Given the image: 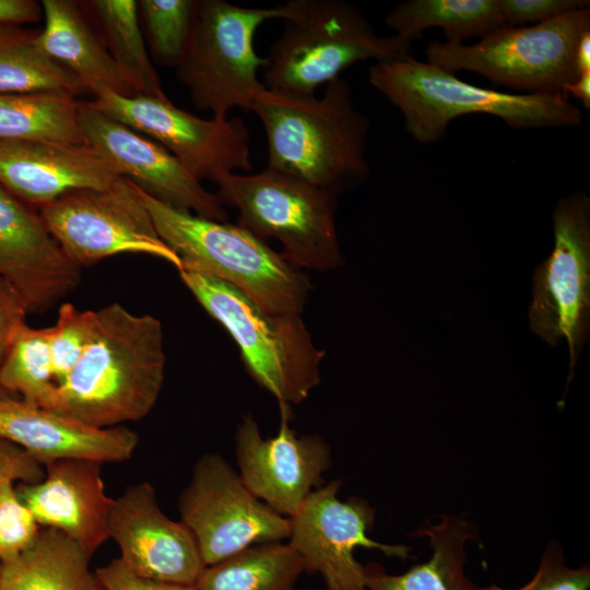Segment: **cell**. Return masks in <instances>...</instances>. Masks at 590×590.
Returning <instances> with one entry per match:
<instances>
[{
  "label": "cell",
  "mask_w": 590,
  "mask_h": 590,
  "mask_svg": "<svg viewBox=\"0 0 590 590\" xmlns=\"http://www.w3.org/2000/svg\"><path fill=\"white\" fill-rule=\"evenodd\" d=\"M95 311L94 338L47 410L111 428L154 408L165 376L163 328L155 317L132 314L119 303Z\"/></svg>",
  "instance_id": "obj_1"
},
{
  "label": "cell",
  "mask_w": 590,
  "mask_h": 590,
  "mask_svg": "<svg viewBox=\"0 0 590 590\" xmlns=\"http://www.w3.org/2000/svg\"><path fill=\"white\" fill-rule=\"evenodd\" d=\"M268 143V166L340 196L364 182L369 120L339 76L321 97H291L267 88L253 104Z\"/></svg>",
  "instance_id": "obj_2"
},
{
  "label": "cell",
  "mask_w": 590,
  "mask_h": 590,
  "mask_svg": "<svg viewBox=\"0 0 590 590\" xmlns=\"http://www.w3.org/2000/svg\"><path fill=\"white\" fill-rule=\"evenodd\" d=\"M368 81L402 113L421 144L439 141L461 115L487 114L517 130L580 125L582 113L565 93H505L475 86L412 56L375 62Z\"/></svg>",
  "instance_id": "obj_3"
},
{
  "label": "cell",
  "mask_w": 590,
  "mask_h": 590,
  "mask_svg": "<svg viewBox=\"0 0 590 590\" xmlns=\"http://www.w3.org/2000/svg\"><path fill=\"white\" fill-rule=\"evenodd\" d=\"M137 190L158 236L180 259V270L225 281L267 312L303 314L312 290L308 274L266 240L238 223L208 220Z\"/></svg>",
  "instance_id": "obj_4"
},
{
  "label": "cell",
  "mask_w": 590,
  "mask_h": 590,
  "mask_svg": "<svg viewBox=\"0 0 590 590\" xmlns=\"http://www.w3.org/2000/svg\"><path fill=\"white\" fill-rule=\"evenodd\" d=\"M412 43L379 36L353 4L342 0H292L283 32L267 56L264 86L291 97H311L350 66L411 56Z\"/></svg>",
  "instance_id": "obj_5"
},
{
  "label": "cell",
  "mask_w": 590,
  "mask_h": 590,
  "mask_svg": "<svg viewBox=\"0 0 590 590\" xmlns=\"http://www.w3.org/2000/svg\"><path fill=\"white\" fill-rule=\"evenodd\" d=\"M198 303L232 335L247 370L280 404L304 401L320 382L324 352L302 315L270 314L240 290L217 278L179 270Z\"/></svg>",
  "instance_id": "obj_6"
},
{
  "label": "cell",
  "mask_w": 590,
  "mask_h": 590,
  "mask_svg": "<svg viewBox=\"0 0 590 590\" xmlns=\"http://www.w3.org/2000/svg\"><path fill=\"white\" fill-rule=\"evenodd\" d=\"M216 196L238 210V224L259 238H275L292 266L326 271L343 263L337 229L339 194L267 166L252 175L220 178Z\"/></svg>",
  "instance_id": "obj_7"
},
{
  "label": "cell",
  "mask_w": 590,
  "mask_h": 590,
  "mask_svg": "<svg viewBox=\"0 0 590 590\" xmlns=\"http://www.w3.org/2000/svg\"><path fill=\"white\" fill-rule=\"evenodd\" d=\"M292 0L270 8H245L223 0H198L185 56L177 67L179 81L199 110L227 118L234 107L251 110L266 90L258 71L267 66L253 45L258 27L268 20L286 19Z\"/></svg>",
  "instance_id": "obj_8"
},
{
  "label": "cell",
  "mask_w": 590,
  "mask_h": 590,
  "mask_svg": "<svg viewBox=\"0 0 590 590\" xmlns=\"http://www.w3.org/2000/svg\"><path fill=\"white\" fill-rule=\"evenodd\" d=\"M588 32L585 8L536 25L504 26L472 45L434 40L424 54L446 71H472L523 94L564 93L581 74L577 51Z\"/></svg>",
  "instance_id": "obj_9"
},
{
  "label": "cell",
  "mask_w": 590,
  "mask_h": 590,
  "mask_svg": "<svg viewBox=\"0 0 590 590\" xmlns=\"http://www.w3.org/2000/svg\"><path fill=\"white\" fill-rule=\"evenodd\" d=\"M554 249L532 276L531 331L551 346L565 339L567 386L590 330V199L582 191L560 198L553 211Z\"/></svg>",
  "instance_id": "obj_10"
},
{
  "label": "cell",
  "mask_w": 590,
  "mask_h": 590,
  "mask_svg": "<svg viewBox=\"0 0 590 590\" xmlns=\"http://www.w3.org/2000/svg\"><path fill=\"white\" fill-rule=\"evenodd\" d=\"M38 212L66 256L78 267L119 253H142L169 262L178 256L158 236L135 185L120 177L109 188L67 192Z\"/></svg>",
  "instance_id": "obj_11"
},
{
  "label": "cell",
  "mask_w": 590,
  "mask_h": 590,
  "mask_svg": "<svg viewBox=\"0 0 590 590\" xmlns=\"http://www.w3.org/2000/svg\"><path fill=\"white\" fill-rule=\"evenodd\" d=\"M178 510L205 567L290 536V518L257 498L217 453H205L196 462Z\"/></svg>",
  "instance_id": "obj_12"
},
{
  "label": "cell",
  "mask_w": 590,
  "mask_h": 590,
  "mask_svg": "<svg viewBox=\"0 0 590 590\" xmlns=\"http://www.w3.org/2000/svg\"><path fill=\"white\" fill-rule=\"evenodd\" d=\"M91 93L94 107L160 143L198 180L215 184L235 169L252 168L249 130L239 117L203 119L168 98L125 97L105 88Z\"/></svg>",
  "instance_id": "obj_13"
},
{
  "label": "cell",
  "mask_w": 590,
  "mask_h": 590,
  "mask_svg": "<svg viewBox=\"0 0 590 590\" xmlns=\"http://www.w3.org/2000/svg\"><path fill=\"white\" fill-rule=\"evenodd\" d=\"M340 486L341 481L334 480L309 494L290 518L288 545L305 570L322 577L328 590H366L365 566L354 556L356 547L400 559L410 558L412 548L370 539L376 510L359 497L340 500Z\"/></svg>",
  "instance_id": "obj_14"
},
{
  "label": "cell",
  "mask_w": 590,
  "mask_h": 590,
  "mask_svg": "<svg viewBox=\"0 0 590 590\" xmlns=\"http://www.w3.org/2000/svg\"><path fill=\"white\" fill-rule=\"evenodd\" d=\"M78 123L85 143L155 200L217 222L227 211L180 162L156 141L107 116L91 102L79 104Z\"/></svg>",
  "instance_id": "obj_15"
},
{
  "label": "cell",
  "mask_w": 590,
  "mask_h": 590,
  "mask_svg": "<svg viewBox=\"0 0 590 590\" xmlns=\"http://www.w3.org/2000/svg\"><path fill=\"white\" fill-rule=\"evenodd\" d=\"M281 425L264 439L251 415L236 433L239 476L261 502L291 518L304 500L321 486L331 464L330 448L316 435H297L290 426V405L280 404Z\"/></svg>",
  "instance_id": "obj_16"
},
{
  "label": "cell",
  "mask_w": 590,
  "mask_h": 590,
  "mask_svg": "<svg viewBox=\"0 0 590 590\" xmlns=\"http://www.w3.org/2000/svg\"><path fill=\"white\" fill-rule=\"evenodd\" d=\"M108 536L118 545L119 557L144 577L194 586L205 568L192 533L162 511L148 482L113 498Z\"/></svg>",
  "instance_id": "obj_17"
},
{
  "label": "cell",
  "mask_w": 590,
  "mask_h": 590,
  "mask_svg": "<svg viewBox=\"0 0 590 590\" xmlns=\"http://www.w3.org/2000/svg\"><path fill=\"white\" fill-rule=\"evenodd\" d=\"M81 268L62 251L38 210L0 184V279L28 312L52 307L78 285Z\"/></svg>",
  "instance_id": "obj_18"
},
{
  "label": "cell",
  "mask_w": 590,
  "mask_h": 590,
  "mask_svg": "<svg viewBox=\"0 0 590 590\" xmlns=\"http://www.w3.org/2000/svg\"><path fill=\"white\" fill-rule=\"evenodd\" d=\"M120 177L88 144L0 140V184L34 208L73 190L109 188Z\"/></svg>",
  "instance_id": "obj_19"
},
{
  "label": "cell",
  "mask_w": 590,
  "mask_h": 590,
  "mask_svg": "<svg viewBox=\"0 0 590 590\" xmlns=\"http://www.w3.org/2000/svg\"><path fill=\"white\" fill-rule=\"evenodd\" d=\"M40 481L15 485L19 496L42 528L62 532L92 557L109 539L113 498L105 492L102 463L60 459L46 463Z\"/></svg>",
  "instance_id": "obj_20"
},
{
  "label": "cell",
  "mask_w": 590,
  "mask_h": 590,
  "mask_svg": "<svg viewBox=\"0 0 590 590\" xmlns=\"http://www.w3.org/2000/svg\"><path fill=\"white\" fill-rule=\"evenodd\" d=\"M0 438L43 467L60 459L122 462L139 442L137 433L125 425L95 428L14 397L0 398Z\"/></svg>",
  "instance_id": "obj_21"
},
{
  "label": "cell",
  "mask_w": 590,
  "mask_h": 590,
  "mask_svg": "<svg viewBox=\"0 0 590 590\" xmlns=\"http://www.w3.org/2000/svg\"><path fill=\"white\" fill-rule=\"evenodd\" d=\"M40 4L45 26L35 35V42L48 56L74 74L90 92L105 88L125 97L142 95L74 2L43 0Z\"/></svg>",
  "instance_id": "obj_22"
},
{
  "label": "cell",
  "mask_w": 590,
  "mask_h": 590,
  "mask_svg": "<svg viewBox=\"0 0 590 590\" xmlns=\"http://www.w3.org/2000/svg\"><path fill=\"white\" fill-rule=\"evenodd\" d=\"M412 535L428 539L430 557L399 575L369 563L365 566L366 590H479L465 574L467 543L476 536L471 520L442 515L438 522L426 521Z\"/></svg>",
  "instance_id": "obj_23"
},
{
  "label": "cell",
  "mask_w": 590,
  "mask_h": 590,
  "mask_svg": "<svg viewBox=\"0 0 590 590\" xmlns=\"http://www.w3.org/2000/svg\"><path fill=\"white\" fill-rule=\"evenodd\" d=\"M90 558L62 532L42 528L27 550L1 563L0 590H85Z\"/></svg>",
  "instance_id": "obj_24"
},
{
  "label": "cell",
  "mask_w": 590,
  "mask_h": 590,
  "mask_svg": "<svg viewBox=\"0 0 590 590\" xmlns=\"http://www.w3.org/2000/svg\"><path fill=\"white\" fill-rule=\"evenodd\" d=\"M386 23L412 44L430 27L441 28L446 43H463L505 26L498 0H408L387 15Z\"/></svg>",
  "instance_id": "obj_25"
},
{
  "label": "cell",
  "mask_w": 590,
  "mask_h": 590,
  "mask_svg": "<svg viewBox=\"0 0 590 590\" xmlns=\"http://www.w3.org/2000/svg\"><path fill=\"white\" fill-rule=\"evenodd\" d=\"M299 555L288 543L251 546L206 566L196 590H294L304 571Z\"/></svg>",
  "instance_id": "obj_26"
},
{
  "label": "cell",
  "mask_w": 590,
  "mask_h": 590,
  "mask_svg": "<svg viewBox=\"0 0 590 590\" xmlns=\"http://www.w3.org/2000/svg\"><path fill=\"white\" fill-rule=\"evenodd\" d=\"M79 104L66 93L0 94V140L86 144L78 123Z\"/></svg>",
  "instance_id": "obj_27"
},
{
  "label": "cell",
  "mask_w": 590,
  "mask_h": 590,
  "mask_svg": "<svg viewBox=\"0 0 590 590\" xmlns=\"http://www.w3.org/2000/svg\"><path fill=\"white\" fill-rule=\"evenodd\" d=\"M87 92L69 70L48 56L35 35L20 30L0 33V94Z\"/></svg>",
  "instance_id": "obj_28"
},
{
  "label": "cell",
  "mask_w": 590,
  "mask_h": 590,
  "mask_svg": "<svg viewBox=\"0 0 590 590\" xmlns=\"http://www.w3.org/2000/svg\"><path fill=\"white\" fill-rule=\"evenodd\" d=\"M103 30L108 51L142 95L165 99L161 79L148 55L134 0L88 1Z\"/></svg>",
  "instance_id": "obj_29"
},
{
  "label": "cell",
  "mask_w": 590,
  "mask_h": 590,
  "mask_svg": "<svg viewBox=\"0 0 590 590\" xmlns=\"http://www.w3.org/2000/svg\"><path fill=\"white\" fill-rule=\"evenodd\" d=\"M0 385L11 397L47 409L57 389L49 327L24 323L16 332L0 370Z\"/></svg>",
  "instance_id": "obj_30"
},
{
  "label": "cell",
  "mask_w": 590,
  "mask_h": 590,
  "mask_svg": "<svg viewBox=\"0 0 590 590\" xmlns=\"http://www.w3.org/2000/svg\"><path fill=\"white\" fill-rule=\"evenodd\" d=\"M198 0L138 1L154 59L166 67L181 62L192 30Z\"/></svg>",
  "instance_id": "obj_31"
},
{
  "label": "cell",
  "mask_w": 590,
  "mask_h": 590,
  "mask_svg": "<svg viewBox=\"0 0 590 590\" xmlns=\"http://www.w3.org/2000/svg\"><path fill=\"white\" fill-rule=\"evenodd\" d=\"M96 311L81 310L64 303L55 326L49 327V344L57 387L66 379L92 342Z\"/></svg>",
  "instance_id": "obj_32"
},
{
  "label": "cell",
  "mask_w": 590,
  "mask_h": 590,
  "mask_svg": "<svg viewBox=\"0 0 590 590\" xmlns=\"http://www.w3.org/2000/svg\"><path fill=\"white\" fill-rule=\"evenodd\" d=\"M42 527L16 492L15 482L0 484V562H9L27 550Z\"/></svg>",
  "instance_id": "obj_33"
},
{
  "label": "cell",
  "mask_w": 590,
  "mask_h": 590,
  "mask_svg": "<svg viewBox=\"0 0 590 590\" xmlns=\"http://www.w3.org/2000/svg\"><path fill=\"white\" fill-rule=\"evenodd\" d=\"M479 590H509L488 585ZM515 590H590V567H569L558 543L552 542L543 551L534 576L524 586Z\"/></svg>",
  "instance_id": "obj_34"
},
{
  "label": "cell",
  "mask_w": 590,
  "mask_h": 590,
  "mask_svg": "<svg viewBox=\"0 0 590 590\" xmlns=\"http://www.w3.org/2000/svg\"><path fill=\"white\" fill-rule=\"evenodd\" d=\"M505 26H528L550 21L579 9L590 8L586 0H498Z\"/></svg>",
  "instance_id": "obj_35"
},
{
  "label": "cell",
  "mask_w": 590,
  "mask_h": 590,
  "mask_svg": "<svg viewBox=\"0 0 590 590\" xmlns=\"http://www.w3.org/2000/svg\"><path fill=\"white\" fill-rule=\"evenodd\" d=\"M101 590H196L194 586L166 582L144 577L132 570L120 557L96 569Z\"/></svg>",
  "instance_id": "obj_36"
},
{
  "label": "cell",
  "mask_w": 590,
  "mask_h": 590,
  "mask_svg": "<svg viewBox=\"0 0 590 590\" xmlns=\"http://www.w3.org/2000/svg\"><path fill=\"white\" fill-rule=\"evenodd\" d=\"M27 308L17 293L0 279V370L19 329L26 323ZM9 396L0 385V398Z\"/></svg>",
  "instance_id": "obj_37"
},
{
  "label": "cell",
  "mask_w": 590,
  "mask_h": 590,
  "mask_svg": "<svg viewBox=\"0 0 590 590\" xmlns=\"http://www.w3.org/2000/svg\"><path fill=\"white\" fill-rule=\"evenodd\" d=\"M45 475L44 467L17 446L0 438V484L7 481L35 483Z\"/></svg>",
  "instance_id": "obj_38"
},
{
  "label": "cell",
  "mask_w": 590,
  "mask_h": 590,
  "mask_svg": "<svg viewBox=\"0 0 590 590\" xmlns=\"http://www.w3.org/2000/svg\"><path fill=\"white\" fill-rule=\"evenodd\" d=\"M43 14L42 4L34 0H0V33L19 30L34 23Z\"/></svg>",
  "instance_id": "obj_39"
},
{
  "label": "cell",
  "mask_w": 590,
  "mask_h": 590,
  "mask_svg": "<svg viewBox=\"0 0 590 590\" xmlns=\"http://www.w3.org/2000/svg\"><path fill=\"white\" fill-rule=\"evenodd\" d=\"M564 93L582 102L586 109H590V71L582 72L578 79L566 86Z\"/></svg>",
  "instance_id": "obj_40"
},
{
  "label": "cell",
  "mask_w": 590,
  "mask_h": 590,
  "mask_svg": "<svg viewBox=\"0 0 590 590\" xmlns=\"http://www.w3.org/2000/svg\"><path fill=\"white\" fill-rule=\"evenodd\" d=\"M577 64L580 73L590 71V32L586 33L579 43Z\"/></svg>",
  "instance_id": "obj_41"
},
{
  "label": "cell",
  "mask_w": 590,
  "mask_h": 590,
  "mask_svg": "<svg viewBox=\"0 0 590 590\" xmlns=\"http://www.w3.org/2000/svg\"><path fill=\"white\" fill-rule=\"evenodd\" d=\"M85 590H101L98 583L96 582L95 577L93 576L92 580L87 585Z\"/></svg>",
  "instance_id": "obj_42"
},
{
  "label": "cell",
  "mask_w": 590,
  "mask_h": 590,
  "mask_svg": "<svg viewBox=\"0 0 590 590\" xmlns=\"http://www.w3.org/2000/svg\"><path fill=\"white\" fill-rule=\"evenodd\" d=\"M0 571H1V562H0Z\"/></svg>",
  "instance_id": "obj_43"
}]
</instances>
